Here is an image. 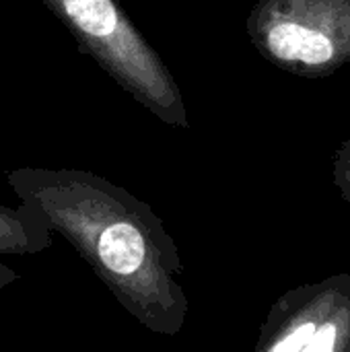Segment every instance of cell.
Returning <instances> with one entry per match:
<instances>
[{"label":"cell","instance_id":"cell-3","mask_svg":"<svg viewBox=\"0 0 350 352\" xmlns=\"http://www.w3.org/2000/svg\"><path fill=\"white\" fill-rule=\"evenodd\" d=\"M54 231L29 204L10 208L0 204V254L29 256L41 254L52 245Z\"/></svg>","mask_w":350,"mask_h":352},{"label":"cell","instance_id":"cell-7","mask_svg":"<svg viewBox=\"0 0 350 352\" xmlns=\"http://www.w3.org/2000/svg\"><path fill=\"white\" fill-rule=\"evenodd\" d=\"M336 342V328L332 324H326L324 328L316 330L314 336L309 338V342L305 344L303 351L307 352H330L334 349Z\"/></svg>","mask_w":350,"mask_h":352},{"label":"cell","instance_id":"cell-5","mask_svg":"<svg viewBox=\"0 0 350 352\" xmlns=\"http://www.w3.org/2000/svg\"><path fill=\"white\" fill-rule=\"evenodd\" d=\"M330 56H332V41L324 33H318L314 29H307L305 31V37L301 41V47H299L297 60L316 66V64L326 62Z\"/></svg>","mask_w":350,"mask_h":352},{"label":"cell","instance_id":"cell-1","mask_svg":"<svg viewBox=\"0 0 350 352\" xmlns=\"http://www.w3.org/2000/svg\"><path fill=\"white\" fill-rule=\"evenodd\" d=\"M6 184L62 235L146 330L177 336L188 318L179 250L155 210L122 186L83 169L21 167Z\"/></svg>","mask_w":350,"mask_h":352},{"label":"cell","instance_id":"cell-6","mask_svg":"<svg viewBox=\"0 0 350 352\" xmlns=\"http://www.w3.org/2000/svg\"><path fill=\"white\" fill-rule=\"evenodd\" d=\"M314 332H316V326H314V324H303V326H299L297 330H293V332H289L287 336H283L278 342L270 344V346H268V351L270 352L303 351V349H305V344L309 342V338L314 336Z\"/></svg>","mask_w":350,"mask_h":352},{"label":"cell","instance_id":"cell-8","mask_svg":"<svg viewBox=\"0 0 350 352\" xmlns=\"http://www.w3.org/2000/svg\"><path fill=\"white\" fill-rule=\"evenodd\" d=\"M17 278H19V274H17V272H14L10 266H6V264H0V291H2L4 287L12 285Z\"/></svg>","mask_w":350,"mask_h":352},{"label":"cell","instance_id":"cell-4","mask_svg":"<svg viewBox=\"0 0 350 352\" xmlns=\"http://www.w3.org/2000/svg\"><path fill=\"white\" fill-rule=\"evenodd\" d=\"M305 31H307V27H303L299 23L274 21L264 31L262 41H264L266 50L270 52V56H274L276 60H283V62H291V60H297V56H299V47L305 37Z\"/></svg>","mask_w":350,"mask_h":352},{"label":"cell","instance_id":"cell-2","mask_svg":"<svg viewBox=\"0 0 350 352\" xmlns=\"http://www.w3.org/2000/svg\"><path fill=\"white\" fill-rule=\"evenodd\" d=\"M124 91L161 122L188 128L182 91L153 45L142 37L118 0H41Z\"/></svg>","mask_w":350,"mask_h":352}]
</instances>
